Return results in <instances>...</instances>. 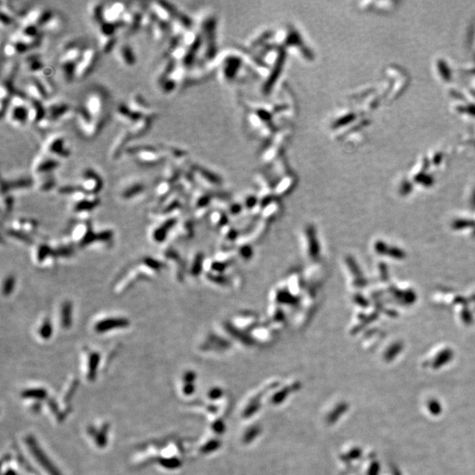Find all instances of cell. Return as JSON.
I'll return each mask as SVG.
<instances>
[{
    "label": "cell",
    "instance_id": "obj_1",
    "mask_svg": "<svg viewBox=\"0 0 475 475\" xmlns=\"http://www.w3.org/2000/svg\"><path fill=\"white\" fill-rule=\"evenodd\" d=\"M110 97L104 88L93 87L84 96L80 106L93 118L106 122L109 114Z\"/></svg>",
    "mask_w": 475,
    "mask_h": 475
},
{
    "label": "cell",
    "instance_id": "obj_2",
    "mask_svg": "<svg viewBox=\"0 0 475 475\" xmlns=\"http://www.w3.org/2000/svg\"><path fill=\"white\" fill-rule=\"evenodd\" d=\"M124 154L144 166H156L167 158L160 147L150 145H129Z\"/></svg>",
    "mask_w": 475,
    "mask_h": 475
},
{
    "label": "cell",
    "instance_id": "obj_3",
    "mask_svg": "<svg viewBox=\"0 0 475 475\" xmlns=\"http://www.w3.org/2000/svg\"><path fill=\"white\" fill-rule=\"evenodd\" d=\"M74 119L79 134L87 140H92L99 136L106 123L104 121L93 118L80 105L76 108Z\"/></svg>",
    "mask_w": 475,
    "mask_h": 475
},
{
    "label": "cell",
    "instance_id": "obj_4",
    "mask_svg": "<svg viewBox=\"0 0 475 475\" xmlns=\"http://www.w3.org/2000/svg\"><path fill=\"white\" fill-rule=\"evenodd\" d=\"M41 152L61 161L71 156L70 145L66 136L62 133H54L47 136L42 145Z\"/></svg>",
    "mask_w": 475,
    "mask_h": 475
},
{
    "label": "cell",
    "instance_id": "obj_5",
    "mask_svg": "<svg viewBox=\"0 0 475 475\" xmlns=\"http://www.w3.org/2000/svg\"><path fill=\"white\" fill-rule=\"evenodd\" d=\"M99 61V50L86 45L81 57L75 66V80H82L91 74Z\"/></svg>",
    "mask_w": 475,
    "mask_h": 475
},
{
    "label": "cell",
    "instance_id": "obj_6",
    "mask_svg": "<svg viewBox=\"0 0 475 475\" xmlns=\"http://www.w3.org/2000/svg\"><path fill=\"white\" fill-rule=\"evenodd\" d=\"M46 116L48 117L53 125L57 123H64L71 118H74L76 108L71 105L63 101H52L45 103Z\"/></svg>",
    "mask_w": 475,
    "mask_h": 475
},
{
    "label": "cell",
    "instance_id": "obj_7",
    "mask_svg": "<svg viewBox=\"0 0 475 475\" xmlns=\"http://www.w3.org/2000/svg\"><path fill=\"white\" fill-rule=\"evenodd\" d=\"M86 46L78 40L70 41L63 46L58 57V66L75 67Z\"/></svg>",
    "mask_w": 475,
    "mask_h": 475
},
{
    "label": "cell",
    "instance_id": "obj_8",
    "mask_svg": "<svg viewBox=\"0 0 475 475\" xmlns=\"http://www.w3.org/2000/svg\"><path fill=\"white\" fill-rule=\"evenodd\" d=\"M61 162L57 158L41 152L33 160L32 172L36 177L52 174L53 172L61 167Z\"/></svg>",
    "mask_w": 475,
    "mask_h": 475
},
{
    "label": "cell",
    "instance_id": "obj_9",
    "mask_svg": "<svg viewBox=\"0 0 475 475\" xmlns=\"http://www.w3.org/2000/svg\"><path fill=\"white\" fill-rule=\"evenodd\" d=\"M132 139L131 135L129 131L127 128L123 129L121 131L119 132L116 136L114 137V140L110 145L108 150V157L111 160L115 161L117 160L122 155L124 154L125 151L127 149L130 142Z\"/></svg>",
    "mask_w": 475,
    "mask_h": 475
},
{
    "label": "cell",
    "instance_id": "obj_10",
    "mask_svg": "<svg viewBox=\"0 0 475 475\" xmlns=\"http://www.w3.org/2000/svg\"><path fill=\"white\" fill-rule=\"evenodd\" d=\"M103 186V180L100 174L92 168H86L84 169L81 174V186L80 188L83 189L86 194L98 193Z\"/></svg>",
    "mask_w": 475,
    "mask_h": 475
},
{
    "label": "cell",
    "instance_id": "obj_11",
    "mask_svg": "<svg viewBox=\"0 0 475 475\" xmlns=\"http://www.w3.org/2000/svg\"><path fill=\"white\" fill-rule=\"evenodd\" d=\"M127 104L134 113L139 115L149 116L153 119H156L158 116V113L151 108L145 97L138 92L132 94Z\"/></svg>",
    "mask_w": 475,
    "mask_h": 475
},
{
    "label": "cell",
    "instance_id": "obj_12",
    "mask_svg": "<svg viewBox=\"0 0 475 475\" xmlns=\"http://www.w3.org/2000/svg\"><path fill=\"white\" fill-rule=\"evenodd\" d=\"M4 118L6 122L13 128H23L28 123V112L27 107H11L4 114Z\"/></svg>",
    "mask_w": 475,
    "mask_h": 475
},
{
    "label": "cell",
    "instance_id": "obj_13",
    "mask_svg": "<svg viewBox=\"0 0 475 475\" xmlns=\"http://www.w3.org/2000/svg\"><path fill=\"white\" fill-rule=\"evenodd\" d=\"M149 7L153 12L154 15L158 21L170 24L175 17V10L171 4L164 1H155L149 3Z\"/></svg>",
    "mask_w": 475,
    "mask_h": 475
},
{
    "label": "cell",
    "instance_id": "obj_14",
    "mask_svg": "<svg viewBox=\"0 0 475 475\" xmlns=\"http://www.w3.org/2000/svg\"><path fill=\"white\" fill-rule=\"evenodd\" d=\"M114 51L115 58L121 65L125 68H132L136 65V55L130 44L126 43L117 44Z\"/></svg>",
    "mask_w": 475,
    "mask_h": 475
},
{
    "label": "cell",
    "instance_id": "obj_15",
    "mask_svg": "<svg viewBox=\"0 0 475 475\" xmlns=\"http://www.w3.org/2000/svg\"><path fill=\"white\" fill-rule=\"evenodd\" d=\"M114 118L118 121L119 123L125 125L129 128L132 123L136 121V119L139 118L142 115L134 113L130 108L128 106L127 103L120 102L115 107L114 111Z\"/></svg>",
    "mask_w": 475,
    "mask_h": 475
},
{
    "label": "cell",
    "instance_id": "obj_16",
    "mask_svg": "<svg viewBox=\"0 0 475 475\" xmlns=\"http://www.w3.org/2000/svg\"><path fill=\"white\" fill-rule=\"evenodd\" d=\"M27 112H28V123L32 125H37L46 116L45 103L42 101H35L33 99L28 100L27 102Z\"/></svg>",
    "mask_w": 475,
    "mask_h": 475
},
{
    "label": "cell",
    "instance_id": "obj_17",
    "mask_svg": "<svg viewBox=\"0 0 475 475\" xmlns=\"http://www.w3.org/2000/svg\"><path fill=\"white\" fill-rule=\"evenodd\" d=\"M25 92H26L28 98L35 100V101H42L44 103L48 101V93L44 90V88L39 83V81L33 76L26 82V86H25Z\"/></svg>",
    "mask_w": 475,
    "mask_h": 475
},
{
    "label": "cell",
    "instance_id": "obj_18",
    "mask_svg": "<svg viewBox=\"0 0 475 475\" xmlns=\"http://www.w3.org/2000/svg\"><path fill=\"white\" fill-rule=\"evenodd\" d=\"M154 120L155 119L145 115H142L139 118L136 119L130 127L127 128L131 135L132 138L140 137L147 134L152 126Z\"/></svg>",
    "mask_w": 475,
    "mask_h": 475
},
{
    "label": "cell",
    "instance_id": "obj_19",
    "mask_svg": "<svg viewBox=\"0 0 475 475\" xmlns=\"http://www.w3.org/2000/svg\"><path fill=\"white\" fill-rule=\"evenodd\" d=\"M175 60H173L172 57L167 58L159 65L158 70H157L156 73H155V76H154L155 84L158 86H159L165 80H167L171 76L173 71L175 69Z\"/></svg>",
    "mask_w": 475,
    "mask_h": 475
},
{
    "label": "cell",
    "instance_id": "obj_20",
    "mask_svg": "<svg viewBox=\"0 0 475 475\" xmlns=\"http://www.w3.org/2000/svg\"><path fill=\"white\" fill-rule=\"evenodd\" d=\"M26 70L30 72L32 76L38 74L44 70L46 65H44L43 58L39 54H30L24 58L23 61Z\"/></svg>",
    "mask_w": 475,
    "mask_h": 475
},
{
    "label": "cell",
    "instance_id": "obj_21",
    "mask_svg": "<svg viewBox=\"0 0 475 475\" xmlns=\"http://www.w3.org/2000/svg\"><path fill=\"white\" fill-rule=\"evenodd\" d=\"M104 5L105 3L101 1H92L88 4V16L95 27L99 26L102 22H104L103 20Z\"/></svg>",
    "mask_w": 475,
    "mask_h": 475
},
{
    "label": "cell",
    "instance_id": "obj_22",
    "mask_svg": "<svg viewBox=\"0 0 475 475\" xmlns=\"http://www.w3.org/2000/svg\"><path fill=\"white\" fill-rule=\"evenodd\" d=\"M52 72L51 68L46 66L43 71H41L40 73L35 75V76H33L43 86L44 90L48 93V96L49 95H52L53 93L55 92V90H56L55 84H54L52 80Z\"/></svg>",
    "mask_w": 475,
    "mask_h": 475
},
{
    "label": "cell",
    "instance_id": "obj_23",
    "mask_svg": "<svg viewBox=\"0 0 475 475\" xmlns=\"http://www.w3.org/2000/svg\"><path fill=\"white\" fill-rule=\"evenodd\" d=\"M30 48L26 44L22 43H15L12 41L6 42L3 47V54L6 58H13L22 55L23 53L29 50Z\"/></svg>",
    "mask_w": 475,
    "mask_h": 475
},
{
    "label": "cell",
    "instance_id": "obj_24",
    "mask_svg": "<svg viewBox=\"0 0 475 475\" xmlns=\"http://www.w3.org/2000/svg\"><path fill=\"white\" fill-rule=\"evenodd\" d=\"M128 323H129L128 321L124 319H108L97 323L95 330L99 333H103L112 328L124 327L128 325Z\"/></svg>",
    "mask_w": 475,
    "mask_h": 475
},
{
    "label": "cell",
    "instance_id": "obj_25",
    "mask_svg": "<svg viewBox=\"0 0 475 475\" xmlns=\"http://www.w3.org/2000/svg\"><path fill=\"white\" fill-rule=\"evenodd\" d=\"M168 26H169L168 24L158 21V19L155 21L152 28H151V33H150L154 42L162 43L163 41L167 38Z\"/></svg>",
    "mask_w": 475,
    "mask_h": 475
},
{
    "label": "cell",
    "instance_id": "obj_26",
    "mask_svg": "<svg viewBox=\"0 0 475 475\" xmlns=\"http://www.w3.org/2000/svg\"><path fill=\"white\" fill-rule=\"evenodd\" d=\"M98 38V46L99 49L104 54H109L114 50L117 46V37L116 35L113 36H97Z\"/></svg>",
    "mask_w": 475,
    "mask_h": 475
},
{
    "label": "cell",
    "instance_id": "obj_27",
    "mask_svg": "<svg viewBox=\"0 0 475 475\" xmlns=\"http://www.w3.org/2000/svg\"><path fill=\"white\" fill-rule=\"evenodd\" d=\"M156 20L157 18L154 15L153 12L151 10L149 6L144 7L142 17H141L140 29L151 33Z\"/></svg>",
    "mask_w": 475,
    "mask_h": 475
},
{
    "label": "cell",
    "instance_id": "obj_28",
    "mask_svg": "<svg viewBox=\"0 0 475 475\" xmlns=\"http://www.w3.org/2000/svg\"><path fill=\"white\" fill-rule=\"evenodd\" d=\"M32 184L30 179L27 178H21L18 180H11V181H2V192L4 193L6 190L8 191L13 189H25L28 188Z\"/></svg>",
    "mask_w": 475,
    "mask_h": 475
},
{
    "label": "cell",
    "instance_id": "obj_29",
    "mask_svg": "<svg viewBox=\"0 0 475 475\" xmlns=\"http://www.w3.org/2000/svg\"><path fill=\"white\" fill-rule=\"evenodd\" d=\"M64 24V20L60 14L55 13H53L52 17L47 22V24L41 29L42 32H56V31L61 29L62 26Z\"/></svg>",
    "mask_w": 475,
    "mask_h": 475
},
{
    "label": "cell",
    "instance_id": "obj_30",
    "mask_svg": "<svg viewBox=\"0 0 475 475\" xmlns=\"http://www.w3.org/2000/svg\"><path fill=\"white\" fill-rule=\"evenodd\" d=\"M144 190H145V186L139 182H136L124 189L123 192V197L125 199L134 197L137 194L143 193Z\"/></svg>",
    "mask_w": 475,
    "mask_h": 475
},
{
    "label": "cell",
    "instance_id": "obj_31",
    "mask_svg": "<svg viewBox=\"0 0 475 475\" xmlns=\"http://www.w3.org/2000/svg\"><path fill=\"white\" fill-rule=\"evenodd\" d=\"M37 178H39V189L42 191H48L56 185V180L54 179L53 174L41 176Z\"/></svg>",
    "mask_w": 475,
    "mask_h": 475
},
{
    "label": "cell",
    "instance_id": "obj_32",
    "mask_svg": "<svg viewBox=\"0 0 475 475\" xmlns=\"http://www.w3.org/2000/svg\"><path fill=\"white\" fill-rule=\"evenodd\" d=\"M176 86H177V82H176L175 80L173 79L171 76H170V77H169L167 80H165V81H164V82H163V83L161 84L159 86H158V88L160 89V91H161V92H163V93H165V94H168V93H170V92H173V91L175 89Z\"/></svg>",
    "mask_w": 475,
    "mask_h": 475
},
{
    "label": "cell",
    "instance_id": "obj_33",
    "mask_svg": "<svg viewBox=\"0 0 475 475\" xmlns=\"http://www.w3.org/2000/svg\"><path fill=\"white\" fill-rule=\"evenodd\" d=\"M99 201L93 198L92 200H82L81 202H79L77 206H76V210L77 211H86V210H91V209H93L94 207L96 206L98 204Z\"/></svg>",
    "mask_w": 475,
    "mask_h": 475
},
{
    "label": "cell",
    "instance_id": "obj_34",
    "mask_svg": "<svg viewBox=\"0 0 475 475\" xmlns=\"http://www.w3.org/2000/svg\"><path fill=\"white\" fill-rule=\"evenodd\" d=\"M109 5L111 6V8L113 9L114 12L120 15L121 17H123V14L126 13L130 8L128 6L127 3L121 2V1L120 2H112V3H109Z\"/></svg>",
    "mask_w": 475,
    "mask_h": 475
},
{
    "label": "cell",
    "instance_id": "obj_35",
    "mask_svg": "<svg viewBox=\"0 0 475 475\" xmlns=\"http://www.w3.org/2000/svg\"><path fill=\"white\" fill-rule=\"evenodd\" d=\"M40 332H41L42 336H43V337H48V335L50 336V334H51V333H52V328H51V325H50V323H48V322L44 323V325H43V327L41 328V331H40Z\"/></svg>",
    "mask_w": 475,
    "mask_h": 475
},
{
    "label": "cell",
    "instance_id": "obj_36",
    "mask_svg": "<svg viewBox=\"0 0 475 475\" xmlns=\"http://www.w3.org/2000/svg\"><path fill=\"white\" fill-rule=\"evenodd\" d=\"M13 282H14V280H13V277H10V278H8V279L6 280L4 286V293H5V294H8V293L11 292L12 288H13Z\"/></svg>",
    "mask_w": 475,
    "mask_h": 475
}]
</instances>
